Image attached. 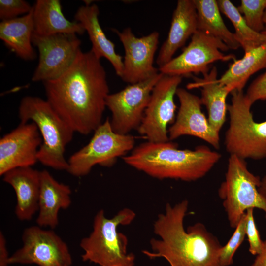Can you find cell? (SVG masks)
Returning <instances> with one entry per match:
<instances>
[{"mask_svg": "<svg viewBox=\"0 0 266 266\" xmlns=\"http://www.w3.org/2000/svg\"><path fill=\"white\" fill-rule=\"evenodd\" d=\"M184 200L166 205L154 223V232L159 239L152 238L151 251L142 253L151 259L164 258L170 266H221L219 255L222 247L204 224L197 223L186 230L184 220L188 208Z\"/></svg>", "mask_w": 266, "mask_h": 266, "instance_id": "7a4b0ae2", "label": "cell"}, {"mask_svg": "<svg viewBox=\"0 0 266 266\" xmlns=\"http://www.w3.org/2000/svg\"><path fill=\"white\" fill-rule=\"evenodd\" d=\"M231 94V102L227 106L230 124L225 135L226 150L245 160L266 158V120H254L252 104L243 90H233Z\"/></svg>", "mask_w": 266, "mask_h": 266, "instance_id": "8992f818", "label": "cell"}, {"mask_svg": "<svg viewBox=\"0 0 266 266\" xmlns=\"http://www.w3.org/2000/svg\"><path fill=\"white\" fill-rule=\"evenodd\" d=\"M8 253L6 240L3 233L0 232V266H8L9 264Z\"/></svg>", "mask_w": 266, "mask_h": 266, "instance_id": "1f68e13d", "label": "cell"}, {"mask_svg": "<svg viewBox=\"0 0 266 266\" xmlns=\"http://www.w3.org/2000/svg\"><path fill=\"white\" fill-rule=\"evenodd\" d=\"M246 215L245 213L235 228L231 238L221 249L219 255L221 266H229L233 264V256L246 236Z\"/></svg>", "mask_w": 266, "mask_h": 266, "instance_id": "83f0119b", "label": "cell"}, {"mask_svg": "<svg viewBox=\"0 0 266 266\" xmlns=\"http://www.w3.org/2000/svg\"><path fill=\"white\" fill-rule=\"evenodd\" d=\"M134 145V137L115 133L107 118L94 131L88 143L69 157L67 171L79 177L87 175L97 165L111 166L118 158L131 152Z\"/></svg>", "mask_w": 266, "mask_h": 266, "instance_id": "ba28073f", "label": "cell"}, {"mask_svg": "<svg viewBox=\"0 0 266 266\" xmlns=\"http://www.w3.org/2000/svg\"><path fill=\"white\" fill-rule=\"evenodd\" d=\"M113 31L118 35L124 49L123 69L121 78L132 84L147 80L157 74L153 65L159 43V33L154 31L141 37L135 36L129 27L122 32Z\"/></svg>", "mask_w": 266, "mask_h": 266, "instance_id": "5bb4252c", "label": "cell"}, {"mask_svg": "<svg viewBox=\"0 0 266 266\" xmlns=\"http://www.w3.org/2000/svg\"><path fill=\"white\" fill-rule=\"evenodd\" d=\"M197 31V11L193 0H178L172 14L168 36L157 56L159 68L168 63Z\"/></svg>", "mask_w": 266, "mask_h": 266, "instance_id": "e0dca14e", "label": "cell"}, {"mask_svg": "<svg viewBox=\"0 0 266 266\" xmlns=\"http://www.w3.org/2000/svg\"><path fill=\"white\" fill-rule=\"evenodd\" d=\"M217 68L213 66L203 78H194V82L187 85L188 89L200 88L202 105L207 110L208 120L211 127L217 132L224 124L227 112L226 98L230 91L226 86L218 82Z\"/></svg>", "mask_w": 266, "mask_h": 266, "instance_id": "44dd1931", "label": "cell"}, {"mask_svg": "<svg viewBox=\"0 0 266 266\" xmlns=\"http://www.w3.org/2000/svg\"><path fill=\"white\" fill-rule=\"evenodd\" d=\"M100 60L91 50L80 49L66 71L43 82L46 100L74 132L83 135L102 124L106 108L109 89Z\"/></svg>", "mask_w": 266, "mask_h": 266, "instance_id": "6da1fadb", "label": "cell"}, {"mask_svg": "<svg viewBox=\"0 0 266 266\" xmlns=\"http://www.w3.org/2000/svg\"><path fill=\"white\" fill-rule=\"evenodd\" d=\"M259 190L262 194L266 196V176L261 179Z\"/></svg>", "mask_w": 266, "mask_h": 266, "instance_id": "836d02e7", "label": "cell"}, {"mask_svg": "<svg viewBox=\"0 0 266 266\" xmlns=\"http://www.w3.org/2000/svg\"><path fill=\"white\" fill-rule=\"evenodd\" d=\"M40 177L39 212L36 222L41 227L54 229L59 224V211L71 204V190L69 186L57 181L47 170L40 171Z\"/></svg>", "mask_w": 266, "mask_h": 266, "instance_id": "d6986e66", "label": "cell"}, {"mask_svg": "<svg viewBox=\"0 0 266 266\" xmlns=\"http://www.w3.org/2000/svg\"><path fill=\"white\" fill-rule=\"evenodd\" d=\"M237 8L251 29L257 33H262L266 0H241Z\"/></svg>", "mask_w": 266, "mask_h": 266, "instance_id": "4316f807", "label": "cell"}, {"mask_svg": "<svg viewBox=\"0 0 266 266\" xmlns=\"http://www.w3.org/2000/svg\"><path fill=\"white\" fill-rule=\"evenodd\" d=\"M32 8L33 6L24 0H0V19L2 21L15 19L20 15L28 14Z\"/></svg>", "mask_w": 266, "mask_h": 266, "instance_id": "f1b7e54d", "label": "cell"}, {"mask_svg": "<svg viewBox=\"0 0 266 266\" xmlns=\"http://www.w3.org/2000/svg\"><path fill=\"white\" fill-rule=\"evenodd\" d=\"M99 15V9L96 4H85L78 9L75 20L82 25L88 33L92 43L90 50L98 59L106 58L121 78L123 69V57L116 53L115 44L106 37L100 24Z\"/></svg>", "mask_w": 266, "mask_h": 266, "instance_id": "ffe728a7", "label": "cell"}, {"mask_svg": "<svg viewBox=\"0 0 266 266\" xmlns=\"http://www.w3.org/2000/svg\"><path fill=\"white\" fill-rule=\"evenodd\" d=\"M135 216V212L128 208L111 218H107L103 210L98 211L92 231L80 243L84 251L82 260L100 266H134L135 256L127 252V237L118 231V227L130 224Z\"/></svg>", "mask_w": 266, "mask_h": 266, "instance_id": "5b68a950", "label": "cell"}, {"mask_svg": "<svg viewBox=\"0 0 266 266\" xmlns=\"http://www.w3.org/2000/svg\"><path fill=\"white\" fill-rule=\"evenodd\" d=\"M264 68H266V42L245 53L241 59L233 61L218 82L226 86L230 92L243 90L250 76Z\"/></svg>", "mask_w": 266, "mask_h": 266, "instance_id": "cb8c5ba5", "label": "cell"}, {"mask_svg": "<svg viewBox=\"0 0 266 266\" xmlns=\"http://www.w3.org/2000/svg\"><path fill=\"white\" fill-rule=\"evenodd\" d=\"M176 95L180 106L175 120L168 130L169 140L190 135L199 138L219 149V133L211 127L202 111L200 98L183 88L177 89Z\"/></svg>", "mask_w": 266, "mask_h": 266, "instance_id": "2e32d148", "label": "cell"}, {"mask_svg": "<svg viewBox=\"0 0 266 266\" xmlns=\"http://www.w3.org/2000/svg\"><path fill=\"white\" fill-rule=\"evenodd\" d=\"M251 266H266V239L263 242L261 252L256 255Z\"/></svg>", "mask_w": 266, "mask_h": 266, "instance_id": "d6a6232c", "label": "cell"}, {"mask_svg": "<svg viewBox=\"0 0 266 266\" xmlns=\"http://www.w3.org/2000/svg\"><path fill=\"white\" fill-rule=\"evenodd\" d=\"M163 74L143 81L129 84L121 91L109 94L106 107L111 113L110 119L113 130L121 134H129L138 129L144 117L153 89Z\"/></svg>", "mask_w": 266, "mask_h": 266, "instance_id": "9c48e42d", "label": "cell"}, {"mask_svg": "<svg viewBox=\"0 0 266 266\" xmlns=\"http://www.w3.org/2000/svg\"><path fill=\"white\" fill-rule=\"evenodd\" d=\"M3 180L12 186L16 196L15 213L21 221H29L38 211L40 171L32 166L12 169L3 175Z\"/></svg>", "mask_w": 266, "mask_h": 266, "instance_id": "ac0fdd59", "label": "cell"}, {"mask_svg": "<svg viewBox=\"0 0 266 266\" xmlns=\"http://www.w3.org/2000/svg\"><path fill=\"white\" fill-rule=\"evenodd\" d=\"M42 139L36 125L21 123L0 139V175L18 167L32 166L38 162Z\"/></svg>", "mask_w": 266, "mask_h": 266, "instance_id": "9a60e30c", "label": "cell"}, {"mask_svg": "<svg viewBox=\"0 0 266 266\" xmlns=\"http://www.w3.org/2000/svg\"><path fill=\"white\" fill-rule=\"evenodd\" d=\"M33 8L23 16L0 23V39L17 56L26 61L33 60L36 57L33 47Z\"/></svg>", "mask_w": 266, "mask_h": 266, "instance_id": "603a6c76", "label": "cell"}, {"mask_svg": "<svg viewBox=\"0 0 266 266\" xmlns=\"http://www.w3.org/2000/svg\"><path fill=\"white\" fill-rule=\"evenodd\" d=\"M217 1L220 12L225 14L233 24L235 38L244 53L266 42V35L251 29L237 7L229 0Z\"/></svg>", "mask_w": 266, "mask_h": 266, "instance_id": "484cf974", "label": "cell"}, {"mask_svg": "<svg viewBox=\"0 0 266 266\" xmlns=\"http://www.w3.org/2000/svg\"><path fill=\"white\" fill-rule=\"evenodd\" d=\"M263 22L264 24V29L262 33L266 35V9L265 10L264 15Z\"/></svg>", "mask_w": 266, "mask_h": 266, "instance_id": "e575fe53", "label": "cell"}, {"mask_svg": "<svg viewBox=\"0 0 266 266\" xmlns=\"http://www.w3.org/2000/svg\"><path fill=\"white\" fill-rule=\"evenodd\" d=\"M33 44L39 52V61L32 80L43 82L55 79L71 66L81 43L76 34L58 33L39 35L33 33Z\"/></svg>", "mask_w": 266, "mask_h": 266, "instance_id": "4fadbf2b", "label": "cell"}, {"mask_svg": "<svg viewBox=\"0 0 266 266\" xmlns=\"http://www.w3.org/2000/svg\"><path fill=\"white\" fill-rule=\"evenodd\" d=\"M182 77L163 74L154 86L143 119L137 129L147 141H169L167 126L175 118L177 107L174 98Z\"/></svg>", "mask_w": 266, "mask_h": 266, "instance_id": "30bf717a", "label": "cell"}, {"mask_svg": "<svg viewBox=\"0 0 266 266\" xmlns=\"http://www.w3.org/2000/svg\"><path fill=\"white\" fill-rule=\"evenodd\" d=\"M253 211L254 209L250 208L246 211L245 232L249 244V251L251 254L256 256L261 252L264 241L262 240L256 227Z\"/></svg>", "mask_w": 266, "mask_h": 266, "instance_id": "f546056e", "label": "cell"}, {"mask_svg": "<svg viewBox=\"0 0 266 266\" xmlns=\"http://www.w3.org/2000/svg\"><path fill=\"white\" fill-rule=\"evenodd\" d=\"M23 246L9 259V264H36L39 266H70L72 257L66 243L53 231L39 226L26 228Z\"/></svg>", "mask_w": 266, "mask_h": 266, "instance_id": "7c38bea8", "label": "cell"}, {"mask_svg": "<svg viewBox=\"0 0 266 266\" xmlns=\"http://www.w3.org/2000/svg\"><path fill=\"white\" fill-rule=\"evenodd\" d=\"M197 11V30L221 40L229 49L240 47L234 33L226 27L220 14L217 0H193Z\"/></svg>", "mask_w": 266, "mask_h": 266, "instance_id": "d4e9b609", "label": "cell"}, {"mask_svg": "<svg viewBox=\"0 0 266 266\" xmlns=\"http://www.w3.org/2000/svg\"><path fill=\"white\" fill-rule=\"evenodd\" d=\"M34 33L39 35L58 33L83 34L85 30L76 21L68 20L59 0H37L33 8Z\"/></svg>", "mask_w": 266, "mask_h": 266, "instance_id": "7402d4cb", "label": "cell"}, {"mask_svg": "<svg viewBox=\"0 0 266 266\" xmlns=\"http://www.w3.org/2000/svg\"><path fill=\"white\" fill-rule=\"evenodd\" d=\"M245 94L252 105L258 100H266V71L250 84Z\"/></svg>", "mask_w": 266, "mask_h": 266, "instance_id": "4dcf8cb0", "label": "cell"}, {"mask_svg": "<svg viewBox=\"0 0 266 266\" xmlns=\"http://www.w3.org/2000/svg\"><path fill=\"white\" fill-rule=\"evenodd\" d=\"M18 116L20 123L33 122L39 131L42 143L38 152V162L55 170L67 171L68 165L65 157V150L75 132L46 100L36 96L23 97L19 106Z\"/></svg>", "mask_w": 266, "mask_h": 266, "instance_id": "277c9868", "label": "cell"}, {"mask_svg": "<svg viewBox=\"0 0 266 266\" xmlns=\"http://www.w3.org/2000/svg\"><path fill=\"white\" fill-rule=\"evenodd\" d=\"M261 180L249 170L245 160L230 156L225 179L218 194L232 228L235 229L250 208L262 210L266 218V196L259 190Z\"/></svg>", "mask_w": 266, "mask_h": 266, "instance_id": "52a82bcc", "label": "cell"}, {"mask_svg": "<svg viewBox=\"0 0 266 266\" xmlns=\"http://www.w3.org/2000/svg\"><path fill=\"white\" fill-rule=\"evenodd\" d=\"M229 50L221 40L197 30L182 52L158 69L163 74L169 75L183 77L193 73L203 75L209 71V66L216 61L236 60L235 55L222 52Z\"/></svg>", "mask_w": 266, "mask_h": 266, "instance_id": "8fae6325", "label": "cell"}, {"mask_svg": "<svg viewBox=\"0 0 266 266\" xmlns=\"http://www.w3.org/2000/svg\"><path fill=\"white\" fill-rule=\"evenodd\" d=\"M221 157L220 153L206 146L182 150L169 140L141 143L122 159L128 165L152 177L189 182L204 177Z\"/></svg>", "mask_w": 266, "mask_h": 266, "instance_id": "3957f363", "label": "cell"}]
</instances>
